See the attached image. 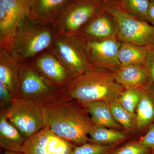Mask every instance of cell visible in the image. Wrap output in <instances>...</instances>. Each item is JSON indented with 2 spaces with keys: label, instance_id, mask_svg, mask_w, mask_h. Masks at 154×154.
Wrapping results in <instances>:
<instances>
[{
  "label": "cell",
  "instance_id": "cell-23",
  "mask_svg": "<svg viewBox=\"0 0 154 154\" xmlns=\"http://www.w3.org/2000/svg\"><path fill=\"white\" fill-rule=\"evenodd\" d=\"M144 87L124 89L119 96V103L134 116H135L137 108L142 96Z\"/></svg>",
  "mask_w": 154,
  "mask_h": 154
},
{
  "label": "cell",
  "instance_id": "cell-29",
  "mask_svg": "<svg viewBox=\"0 0 154 154\" xmlns=\"http://www.w3.org/2000/svg\"><path fill=\"white\" fill-rule=\"evenodd\" d=\"M144 64L147 69L151 80L154 85V48H151L149 50Z\"/></svg>",
  "mask_w": 154,
  "mask_h": 154
},
{
  "label": "cell",
  "instance_id": "cell-16",
  "mask_svg": "<svg viewBox=\"0 0 154 154\" xmlns=\"http://www.w3.org/2000/svg\"><path fill=\"white\" fill-rule=\"evenodd\" d=\"M20 66L7 50L0 48V82L8 89L14 99Z\"/></svg>",
  "mask_w": 154,
  "mask_h": 154
},
{
  "label": "cell",
  "instance_id": "cell-15",
  "mask_svg": "<svg viewBox=\"0 0 154 154\" xmlns=\"http://www.w3.org/2000/svg\"><path fill=\"white\" fill-rule=\"evenodd\" d=\"M7 119L5 112L0 110V146L4 151L21 152L26 140Z\"/></svg>",
  "mask_w": 154,
  "mask_h": 154
},
{
  "label": "cell",
  "instance_id": "cell-11",
  "mask_svg": "<svg viewBox=\"0 0 154 154\" xmlns=\"http://www.w3.org/2000/svg\"><path fill=\"white\" fill-rule=\"evenodd\" d=\"M75 146L45 126L26 139L21 152L22 154H73Z\"/></svg>",
  "mask_w": 154,
  "mask_h": 154
},
{
  "label": "cell",
  "instance_id": "cell-21",
  "mask_svg": "<svg viewBox=\"0 0 154 154\" xmlns=\"http://www.w3.org/2000/svg\"><path fill=\"white\" fill-rule=\"evenodd\" d=\"M150 48L121 42L119 50V60L122 66L144 64Z\"/></svg>",
  "mask_w": 154,
  "mask_h": 154
},
{
  "label": "cell",
  "instance_id": "cell-33",
  "mask_svg": "<svg viewBox=\"0 0 154 154\" xmlns=\"http://www.w3.org/2000/svg\"><path fill=\"white\" fill-rule=\"evenodd\" d=\"M150 2H153V1H154V0H149Z\"/></svg>",
  "mask_w": 154,
  "mask_h": 154
},
{
  "label": "cell",
  "instance_id": "cell-10",
  "mask_svg": "<svg viewBox=\"0 0 154 154\" xmlns=\"http://www.w3.org/2000/svg\"><path fill=\"white\" fill-rule=\"evenodd\" d=\"M31 17L30 0H0V48L8 49L19 25Z\"/></svg>",
  "mask_w": 154,
  "mask_h": 154
},
{
  "label": "cell",
  "instance_id": "cell-13",
  "mask_svg": "<svg viewBox=\"0 0 154 154\" xmlns=\"http://www.w3.org/2000/svg\"><path fill=\"white\" fill-rule=\"evenodd\" d=\"M77 35L86 41L117 38V27L112 15L102 8Z\"/></svg>",
  "mask_w": 154,
  "mask_h": 154
},
{
  "label": "cell",
  "instance_id": "cell-20",
  "mask_svg": "<svg viewBox=\"0 0 154 154\" xmlns=\"http://www.w3.org/2000/svg\"><path fill=\"white\" fill-rule=\"evenodd\" d=\"M128 137L123 131L94 124L89 132V142L102 146L117 145Z\"/></svg>",
  "mask_w": 154,
  "mask_h": 154
},
{
  "label": "cell",
  "instance_id": "cell-3",
  "mask_svg": "<svg viewBox=\"0 0 154 154\" xmlns=\"http://www.w3.org/2000/svg\"><path fill=\"white\" fill-rule=\"evenodd\" d=\"M124 89L116 81L113 72L92 66L77 77L66 96L82 104L103 101L110 104L118 100Z\"/></svg>",
  "mask_w": 154,
  "mask_h": 154
},
{
  "label": "cell",
  "instance_id": "cell-1",
  "mask_svg": "<svg viewBox=\"0 0 154 154\" xmlns=\"http://www.w3.org/2000/svg\"><path fill=\"white\" fill-rule=\"evenodd\" d=\"M41 107L45 127L75 146L89 142V132L94 124L81 102L65 95Z\"/></svg>",
  "mask_w": 154,
  "mask_h": 154
},
{
  "label": "cell",
  "instance_id": "cell-7",
  "mask_svg": "<svg viewBox=\"0 0 154 154\" xmlns=\"http://www.w3.org/2000/svg\"><path fill=\"white\" fill-rule=\"evenodd\" d=\"M102 9L95 0H72L53 21V29L56 34L77 35Z\"/></svg>",
  "mask_w": 154,
  "mask_h": 154
},
{
  "label": "cell",
  "instance_id": "cell-24",
  "mask_svg": "<svg viewBox=\"0 0 154 154\" xmlns=\"http://www.w3.org/2000/svg\"><path fill=\"white\" fill-rule=\"evenodd\" d=\"M119 2L122 8L130 15L149 22L148 12L150 4L149 1L120 0Z\"/></svg>",
  "mask_w": 154,
  "mask_h": 154
},
{
  "label": "cell",
  "instance_id": "cell-19",
  "mask_svg": "<svg viewBox=\"0 0 154 154\" xmlns=\"http://www.w3.org/2000/svg\"><path fill=\"white\" fill-rule=\"evenodd\" d=\"M82 104L94 124L119 130L124 129L113 117L109 103L103 101H95Z\"/></svg>",
  "mask_w": 154,
  "mask_h": 154
},
{
  "label": "cell",
  "instance_id": "cell-14",
  "mask_svg": "<svg viewBox=\"0 0 154 154\" xmlns=\"http://www.w3.org/2000/svg\"><path fill=\"white\" fill-rule=\"evenodd\" d=\"M113 72L116 82L124 89L141 88L152 82L144 64L121 66Z\"/></svg>",
  "mask_w": 154,
  "mask_h": 154
},
{
  "label": "cell",
  "instance_id": "cell-9",
  "mask_svg": "<svg viewBox=\"0 0 154 154\" xmlns=\"http://www.w3.org/2000/svg\"><path fill=\"white\" fill-rule=\"evenodd\" d=\"M28 62L53 85L66 94L77 78L51 49L39 54Z\"/></svg>",
  "mask_w": 154,
  "mask_h": 154
},
{
  "label": "cell",
  "instance_id": "cell-25",
  "mask_svg": "<svg viewBox=\"0 0 154 154\" xmlns=\"http://www.w3.org/2000/svg\"><path fill=\"white\" fill-rule=\"evenodd\" d=\"M107 154H152V150L139 140L133 141L113 149Z\"/></svg>",
  "mask_w": 154,
  "mask_h": 154
},
{
  "label": "cell",
  "instance_id": "cell-12",
  "mask_svg": "<svg viewBox=\"0 0 154 154\" xmlns=\"http://www.w3.org/2000/svg\"><path fill=\"white\" fill-rule=\"evenodd\" d=\"M86 42L91 66L112 72L121 66L118 58L121 42L118 38Z\"/></svg>",
  "mask_w": 154,
  "mask_h": 154
},
{
  "label": "cell",
  "instance_id": "cell-28",
  "mask_svg": "<svg viewBox=\"0 0 154 154\" xmlns=\"http://www.w3.org/2000/svg\"><path fill=\"white\" fill-rule=\"evenodd\" d=\"M139 141L142 144L151 149L152 154H154V123L149 126L148 129Z\"/></svg>",
  "mask_w": 154,
  "mask_h": 154
},
{
  "label": "cell",
  "instance_id": "cell-6",
  "mask_svg": "<svg viewBox=\"0 0 154 154\" xmlns=\"http://www.w3.org/2000/svg\"><path fill=\"white\" fill-rule=\"evenodd\" d=\"M50 49L76 78L92 67L87 42L78 35L56 34Z\"/></svg>",
  "mask_w": 154,
  "mask_h": 154
},
{
  "label": "cell",
  "instance_id": "cell-8",
  "mask_svg": "<svg viewBox=\"0 0 154 154\" xmlns=\"http://www.w3.org/2000/svg\"><path fill=\"white\" fill-rule=\"evenodd\" d=\"M4 111L8 121L26 139L45 127L41 106L30 100L14 99L11 107Z\"/></svg>",
  "mask_w": 154,
  "mask_h": 154
},
{
  "label": "cell",
  "instance_id": "cell-30",
  "mask_svg": "<svg viewBox=\"0 0 154 154\" xmlns=\"http://www.w3.org/2000/svg\"><path fill=\"white\" fill-rule=\"evenodd\" d=\"M149 22L154 26V1L150 2L148 12Z\"/></svg>",
  "mask_w": 154,
  "mask_h": 154
},
{
  "label": "cell",
  "instance_id": "cell-5",
  "mask_svg": "<svg viewBox=\"0 0 154 154\" xmlns=\"http://www.w3.org/2000/svg\"><path fill=\"white\" fill-rule=\"evenodd\" d=\"M33 68L28 62L20 63L15 99L30 100L42 106L65 96Z\"/></svg>",
  "mask_w": 154,
  "mask_h": 154
},
{
  "label": "cell",
  "instance_id": "cell-2",
  "mask_svg": "<svg viewBox=\"0 0 154 154\" xmlns=\"http://www.w3.org/2000/svg\"><path fill=\"white\" fill-rule=\"evenodd\" d=\"M55 36L51 24L31 17L19 25L7 51L19 63L29 62L50 49Z\"/></svg>",
  "mask_w": 154,
  "mask_h": 154
},
{
  "label": "cell",
  "instance_id": "cell-17",
  "mask_svg": "<svg viewBox=\"0 0 154 154\" xmlns=\"http://www.w3.org/2000/svg\"><path fill=\"white\" fill-rule=\"evenodd\" d=\"M72 0H30L31 16L51 24L58 14Z\"/></svg>",
  "mask_w": 154,
  "mask_h": 154
},
{
  "label": "cell",
  "instance_id": "cell-22",
  "mask_svg": "<svg viewBox=\"0 0 154 154\" xmlns=\"http://www.w3.org/2000/svg\"><path fill=\"white\" fill-rule=\"evenodd\" d=\"M110 105L113 117L125 130L131 132L137 130L135 116L125 110L118 100L110 103Z\"/></svg>",
  "mask_w": 154,
  "mask_h": 154
},
{
  "label": "cell",
  "instance_id": "cell-26",
  "mask_svg": "<svg viewBox=\"0 0 154 154\" xmlns=\"http://www.w3.org/2000/svg\"><path fill=\"white\" fill-rule=\"evenodd\" d=\"M116 146H102L88 142L82 145L75 146L73 154H107Z\"/></svg>",
  "mask_w": 154,
  "mask_h": 154
},
{
  "label": "cell",
  "instance_id": "cell-31",
  "mask_svg": "<svg viewBox=\"0 0 154 154\" xmlns=\"http://www.w3.org/2000/svg\"><path fill=\"white\" fill-rule=\"evenodd\" d=\"M1 154H22L21 152H15L9 151H4Z\"/></svg>",
  "mask_w": 154,
  "mask_h": 154
},
{
  "label": "cell",
  "instance_id": "cell-27",
  "mask_svg": "<svg viewBox=\"0 0 154 154\" xmlns=\"http://www.w3.org/2000/svg\"><path fill=\"white\" fill-rule=\"evenodd\" d=\"M14 98L11 92L2 83L0 82V107L1 110H6L11 107Z\"/></svg>",
  "mask_w": 154,
  "mask_h": 154
},
{
  "label": "cell",
  "instance_id": "cell-4",
  "mask_svg": "<svg viewBox=\"0 0 154 154\" xmlns=\"http://www.w3.org/2000/svg\"><path fill=\"white\" fill-rule=\"evenodd\" d=\"M102 5L115 20L119 40L139 46L154 48L153 25L127 13L119 1L107 2Z\"/></svg>",
  "mask_w": 154,
  "mask_h": 154
},
{
  "label": "cell",
  "instance_id": "cell-18",
  "mask_svg": "<svg viewBox=\"0 0 154 154\" xmlns=\"http://www.w3.org/2000/svg\"><path fill=\"white\" fill-rule=\"evenodd\" d=\"M154 88L152 82L144 87L142 96L136 111L138 130L149 126L154 121Z\"/></svg>",
  "mask_w": 154,
  "mask_h": 154
},
{
  "label": "cell",
  "instance_id": "cell-32",
  "mask_svg": "<svg viewBox=\"0 0 154 154\" xmlns=\"http://www.w3.org/2000/svg\"><path fill=\"white\" fill-rule=\"evenodd\" d=\"M103 4V3L107 2H110V1H120V0H95Z\"/></svg>",
  "mask_w": 154,
  "mask_h": 154
}]
</instances>
